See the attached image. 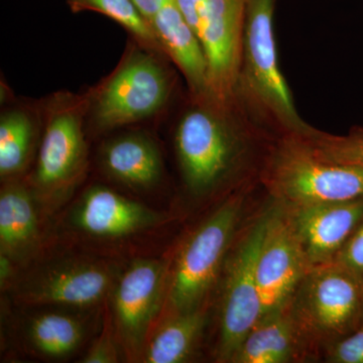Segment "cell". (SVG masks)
<instances>
[{
  "label": "cell",
  "instance_id": "6da1fadb",
  "mask_svg": "<svg viewBox=\"0 0 363 363\" xmlns=\"http://www.w3.org/2000/svg\"><path fill=\"white\" fill-rule=\"evenodd\" d=\"M306 355L328 350L363 323V279L337 262L313 267L291 300Z\"/></svg>",
  "mask_w": 363,
  "mask_h": 363
},
{
  "label": "cell",
  "instance_id": "7a4b0ae2",
  "mask_svg": "<svg viewBox=\"0 0 363 363\" xmlns=\"http://www.w3.org/2000/svg\"><path fill=\"white\" fill-rule=\"evenodd\" d=\"M262 182L284 207L363 199V168L324 161L295 135L272 152Z\"/></svg>",
  "mask_w": 363,
  "mask_h": 363
},
{
  "label": "cell",
  "instance_id": "3957f363",
  "mask_svg": "<svg viewBox=\"0 0 363 363\" xmlns=\"http://www.w3.org/2000/svg\"><path fill=\"white\" fill-rule=\"evenodd\" d=\"M276 0H247L240 81L260 112L276 121L286 135L309 125L298 116L290 88L279 68L274 32Z\"/></svg>",
  "mask_w": 363,
  "mask_h": 363
},
{
  "label": "cell",
  "instance_id": "277c9868",
  "mask_svg": "<svg viewBox=\"0 0 363 363\" xmlns=\"http://www.w3.org/2000/svg\"><path fill=\"white\" fill-rule=\"evenodd\" d=\"M242 196L226 200L189 238L169 276L168 302L174 314L206 304L220 274L242 214Z\"/></svg>",
  "mask_w": 363,
  "mask_h": 363
},
{
  "label": "cell",
  "instance_id": "5b68a950",
  "mask_svg": "<svg viewBox=\"0 0 363 363\" xmlns=\"http://www.w3.org/2000/svg\"><path fill=\"white\" fill-rule=\"evenodd\" d=\"M269 213L255 221L225 260L217 350L220 362H231L243 339L262 318L257 262Z\"/></svg>",
  "mask_w": 363,
  "mask_h": 363
},
{
  "label": "cell",
  "instance_id": "8992f818",
  "mask_svg": "<svg viewBox=\"0 0 363 363\" xmlns=\"http://www.w3.org/2000/svg\"><path fill=\"white\" fill-rule=\"evenodd\" d=\"M176 147L188 188L196 195H205L233 171L243 143L222 117L207 109L195 108L179 123Z\"/></svg>",
  "mask_w": 363,
  "mask_h": 363
},
{
  "label": "cell",
  "instance_id": "52a82bcc",
  "mask_svg": "<svg viewBox=\"0 0 363 363\" xmlns=\"http://www.w3.org/2000/svg\"><path fill=\"white\" fill-rule=\"evenodd\" d=\"M247 0H206L197 35L207 63V93L224 104L240 83Z\"/></svg>",
  "mask_w": 363,
  "mask_h": 363
},
{
  "label": "cell",
  "instance_id": "ba28073f",
  "mask_svg": "<svg viewBox=\"0 0 363 363\" xmlns=\"http://www.w3.org/2000/svg\"><path fill=\"white\" fill-rule=\"evenodd\" d=\"M269 213L257 262L262 317L290 304L298 285L312 269L286 210Z\"/></svg>",
  "mask_w": 363,
  "mask_h": 363
},
{
  "label": "cell",
  "instance_id": "9c48e42d",
  "mask_svg": "<svg viewBox=\"0 0 363 363\" xmlns=\"http://www.w3.org/2000/svg\"><path fill=\"white\" fill-rule=\"evenodd\" d=\"M166 74L147 55H136L111 79L100 94L96 119L102 128H117L147 118L166 102Z\"/></svg>",
  "mask_w": 363,
  "mask_h": 363
},
{
  "label": "cell",
  "instance_id": "30bf717a",
  "mask_svg": "<svg viewBox=\"0 0 363 363\" xmlns=\"http://www.w3.org/2000/svg\"><path fill=\"white\" fill-rule=\"evenodd\" d=\"M166 264L157 259H138L117 279L113 288L116 330L123 347L136 357L147 345V334L164 296Z\"/></svg>",
  "mask_w": 363,
  "mask_h": 363
},
{
  "label": "cell",
  "instance_id": "8fae6325",
  "mask_svg": "<svg viewBox=\"0 0 363 363\" xmlns=\"http://www.w3.org/2000/svg\"><path fill=\"white\" fill-rule=\"evenodd\" d=\"M111 267L92 260L50 266L25 284L21 297L35 305L88 308L99 304L116 285Z\"/></svg>",
  "mask_w": 363,
  "mask_h": 363
},
{
  "label": "cell",
  "instance_id": "7c38bea8",
  "mask_svg": "<svg viewBox=\"0 0 363 363\" xmlns=\"http://www.w3.org/2000/svg\"><path fill=\"white\" fill-rule=\"evenodd\" d=\"M284 209L311 267L333 262L363 220V199Z\"/></svg>",
  "mask_w": 363,
  "mask_h": 363
},
{
  "label": "cell",
  "instance_id": "4fadbf2b",
  "mask_svg": "<svg viewBox=\"0 0 363 363\" xmlns=\"http://www.w3.org/2000/svg\"><path fill=\"white\" fill-rule=\"evenodd\" d=\"M161 215L111 189L91 188L72 214V224L93 238H123L157 225Z\"/></svg>",
  "mask_w": 363,
  "mask_h": 363
},
{
  "label": "cell",
  "instance_id": "5bb4252c",
  "mask_svg": "<svg viewBox=\"0 0 363 363\" xmlns=\"http://www.w3.org/2000/svg\"><path fill=\"white\" fill-rule=\"evenodd\" d=\"M85 156L80 116L76 111L57 112L48 123L38 161L35 181L44 190L70 183Z\"/></svg>",
  "mask_w": 363,
  "mask_h": 363
},
{
  "label": "cell",
  "instance_id": "9a60e30c",
  "mask_svg": "<svg viewBox=\"0 0 363 363\" xmlns=\"http://www.w3.org/2000/svg\"><path fill=\"white\" fill-rule=\"evenodd\" d=\"M307 357L290 307L262 317L233 355V363H285Z\"/></svg>",
  "mask_w": 363,
  "mask_h": 363
},
{
  "label": "cell",
  "instance_id": "2e32d148",
  "mask_svg": "<svg viewBox=\"0 0 363 363\" xmlns=\"http://www.w3.org/2000/svg\"><path fill=\"white\" fill-rule=\"evenodd\" d=\"M150 26L192 87L197 92H207V63L201 43L176 2L162 4Z\"/></svg>",
  "mask_w": 363,
  "mask_h": 363
},
{
  "label": "cell",
  "instance_id": "e0dca14e",
  "mask_svg": "<svg viewBox=\"0 0 363 363\" xmlns=\"http://www.w3.org/2000/svg\"><path fill=\"white\" fill-rule=\"evenodd\" d=\"M104 164L113 178L131 187H150L162 175L159 150L154 143L142 135L112 140L104 149Z\"/></svg>",
  "mask_w": 363,
  "mask_h": 363
},
{
  "label": "cell",
  "instance_id": "ac0fdd59",
  "mask_svg": "<svg viewBox=\"0 0 363 363\" xmlns=\"http://www.w3.org/2000/svg\"><path fill=\"white\" fill-rule=\"evenodd\" d=\"M207 320V304L172 315L145 345L143 362L180 363L192 357Z\"/></svg>",
  "mask_w": 363,
  "mask_h": 363
},
{
  "label": "cell",
  "instance_id": "d6986e66",
  "mask_svg": "<svg viewBox=\"0 0 363 363\" xmlns=\"http://www.w3.org/2000/svg\"><path fill=\"white\" fill-rule=\"evenodd\" d=\"M38 216L30 193L11 185L0 195V247L13 259L26 252L38 238Z\"/></svg>",
  "mask_w": 363,
  "mask_h": 363
},
{
  "label": "cell",
  "instance_id": "ffe728a7",
  "mask_svg": "<svg viewBox=\"0 0 363 363\" xmlns=\"http://www.w3.org/2000/svg\"><path fill=\"white\" fill-rule=\"evenodd\" d=\"M28 336L33 347L44 357H65L82 342L84 327L72 315L45 312L33 318Z\"/></svg>",
  "mask_w": 363,
  "mask_h": 363
},
{
  "label": "cell",
  "instance_id": "44dd1931",
  "mask_svg": "<svg viewBox=\"0 0 363 363\" xmlns=\"http://www.w3.org/2000/svg\"><path fill=\"white\" fill-rule=\"evenodd\" d=\"M33 140L30 118L21 111L4 114L0 121V175H14L25 167Z\"/></svg>",
  "mask_w": 363,
  "mask_h": 363
},
{
  "label": "cell",
  "instance_id": "7402d4cb",
  "mask_svg": "<svg viewBox=\"0 0 363 363\" xmlns=\"http://www.w3.org/2000/svg\"><path fill=\"white\" fill-rule=\"evenodd\" d=\"M297 135L315 156L335 164L363 168V130L333 135L308 128Z\"/></svg>",
  "mask_w": 363,
  "mask_h": 363
},
{
  "label": "cell",
  "instance_id": "603a6c76",
  "mask_svg": "<svg viewBox=\"0 0 363 363\" xmlns=\"http://www.w3.org/2000/svg\"><path fill=\"white\" fill-rule=\"evenodd\" d=\"M68 2L74 11H97L121 23L140 39H156L152 26L133 0H68Z\"/></svg>",
  "mask_w": 363,
  "mask_h": 363
},
{
  "label": "cell",
  "instance_id": "cb8c5ba5",
  "mask_svg": "<svg viewBox=\"0 0 363 363\" xmlns=\"http://www.w3.org/2000/svg\"><path fill=\"white\" fill-rule=\"evenodd\" d=\"M327 360L333 363H363V326L330 346L327 350Z\"/></svg>",
  "mask_w": 363,
  "mask_h": 363
},
{
  "label": "cell",
  "instance_id": "d4e9b609",
  "mask_svg": "<svg viewBox=\"0 0 363 363\" xmlns=\"http://www.w3.org/2000/svg\"><path fill=\"white\" fill-rule=\"evenodd\" d=\"M333 262H337L363 279V220L351 234Z\"/></svg>",
  "mask_w": 363,
  "mask_h": 363
},
{
  "label": "cell",
  "instance_id": "484cf974",
  "mask_svg": "<svg viewBox=\"0 0 363 363\" xmlns=\"http://www.w3.org/2000/svg\"><path fill=\"white\" fill-rule=\"evenodd\" d=\"M118 362V352L114 343L111 322L105 326L102 335L93 343L81 362L84 363H113Z\"/></svg>",
  "mask_w": 363,
  "mask_h": 363
},
{
  "label": "cell",
  "instance_id": "4316f807",
  "mask_svg": "<svg viewBox=\"0 0 363 363\" xmlns=\"http://www.w3.org/2000/svg\"><path fill=\"white\" fill-rule=\"evenodd\" d=\"M205 1L206 0H175L177 6L179 7L186 21L194 30L196 35H197L198 28H199L200 18H201Z\"/></svg>",
  "mask_w": 363,
  "mask_h": 363
},
{
  "label": "cell",
  "instance_id": "83f0119b",
  "mask_svg": "<svg viewBox=\"0 0 363 363\" xmlns=\"http://www.w3.org/2000/svg\"><path fill=\"white\" fill-rule=\"evenodd\" d=\"M133 2L150 23L164 4L162 0H133Z\"/></svg>",
  "mask_w": 363,
  "mask_h": 363
},
{
  "label": "cell",
  "instance_id": "f1b7e54d",
  "mask_svg": "<svg viewBox=\"0 0 363 363\" xmlns=\"http://www.w3.org/2000/svg\"><path fill=\"white\" fill-rule=\"evenodd\" d=\"M11 257L4 253H0V281L1 286H6L7 281L13 274V264H11Z\"/></svg>",
  "mask_w": 363,
  "mask_h": 363
},
{
  "label": "cell",
  "instance_id": "f546056e",
  "mask_svg": "<svg viewBox=\"0 0 363 363\" xmlns=\"http://www.w3.org/2000/svg\"><path fill=\"white\" fill-rule=\"evenodd\" d=\"M362 326H363V323H362Z\"/></svg>",
  "mask_w": 363,
  "mask_h": 363
}]
</instances>
